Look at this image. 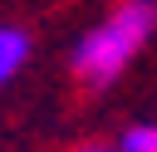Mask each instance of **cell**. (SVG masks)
<instances>
[{
    "label": "cell",
    "mask_w": 157,
    "mask_h": 152,
    "mask_svg": "<svg viewBox=\"0 0 157 152\" xmlns=\"http://www.w3.org/2000/svg\"><path fill=\"white\" fill-rule=\"evenodd\" d=\"M152 25H157V5L152 0H128L123 10H113L98 29H88L83 39H78V49H74V74L83 78V83H113L123 69H128V59L142 49V39L152 34Z\"/></svg>",
    "instance_id": "obj_1"
},
{
    "label": "cell",
    "mask_w": 157,
    "mask_h": 152,
    "mask_svg": "<svg viewBox=\"0 0 157 152\" xmlns=\"http://www.w3.org/2000/svg\"><path fill=\"white\" fill-rule=\"evenodd\" d=\"M74 152H113L108 142H83V147H74Z\"/></svg>",
    "instance_id": "obj_4"
},
{
    "label": "cell",
    "mask_w": 157,
    "mask_h": 152,
    "mask_svg": "<svg viewBox=\"0 0 157 152\" xmlns=\"http://www.w3.org/2000/svg\"><path fill=\"white\" fill-rule=\"evenodd\" d=\"M25 59H29V34L15 25H0V83H10Z\"/></svg>",
    "instance_id": "obj_2"
},
{
    "label": "cell",
    "mask_w": 157,
    "mask_h": 152,
    "mask_svg": "<svg viewBox=\"0 0 157 152\" xmlns=\"http://www.w3.org/2000/svg\"><path fill=\"white\" fill-rule=\"evenodd\" d=\"M118 152H157V123H137V127H128L123 142H118Z\"/></svg>",
    "instance_id": "obj_3"
}]
</instances>
